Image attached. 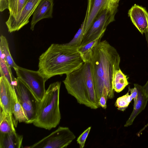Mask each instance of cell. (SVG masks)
I'll list each match as a JSON object with an SVG mask.
<instances>
[{
    "label": "cell",
    "instance_id": "1",
    "mask_svg": "<svg viewBox=\"0 0 148 148\" xmlns=\"http://www.w3.org/2000/svg\"><path fill=\"white\" fill-rule=\"evenodd\" d=\"M120 56L116 49L106 40L100 41L93 50L90 62L95 90L99 101L102 94L114 97L113 76L120 69Z\"/></svg>",
    "mask_w": 148,
    "mask_h": 148
},
{
    "label": "cell",
    "instance_id": "2",
    "mask_svg": "<svg viewBox=\"0 0 148 148\" xmlns=\"http://www.w3.org/2000/svg\"><path fill=\"white\" fill-rule=\"evenodd\" d=\"M84 63L77 47L66 43L52 44L40 56L38 70L47 81L55 76L69 74Z\"/></svg>",
    "mask_w": 148,
    "mask_h": 148
},
{
    "label": "cell",
    "instance_id": "3",
    "mask_svg": "<svg viewBox=\"0 0 148 148\" xmlns=\"http://www.w3.org/2000/svg\"><path fill=\"white\" fill-rule=\"evenodd\" d=\"M63 81L68 94L77 102L92 109L99 107L94 85L90 62L66 75Z\"/></svg>",
    "mask_w": 148,
    "mask_h": 148
},
{
    "label": "cell",
    "instance_id": "4",
    "mask_svg": "<svg viewBox=\"0 0 148 148\" xmlns=\"http://www.w3.org/2000/svg\"><path fill=\"white\" fill-rule=\"evenodd\" d=\"M61 84L60 82H54L50 84L46 90L32 123L36 127L50 130L60 123L61 119L59 107Z\"/></svg>",
    "mask_w": 148,
    "mask_h": 148
},
{
    "label": "cell",
    "instance_id": "5",
    "mask_svg": "<svg viewBox=\"0 0 148 148\" xmlns=\"http://www.w3.org/2000/svg\"><path fill=\"white\" fill-rule=\"evenodd\" d=\"M119 3L109 4L98 14L84 36L81 46L84 45L96 39L104 34L109 24L115 21Z\"/></svg>",
    "mask_w": 148,
    "mask_h": 148
},
{
    "label": "cell",
    "instance_id": "6",
    "mask_svg": "<svg viewBox=\"0 0 148 148\" xmlns=\"http://www.w3.org/2000/svg\"><path fill=\"white\" fill-rule=\"evenodd\" d=\"M14 88L17 97L27 116V124L35 120L40 102L27 85L19 78H16Z\"/></svg>",
    "mask_w": 148,
    "mask_h": 148
},
{
    "label": "cell",
    "instance_id": "7",
    "mask_svg": "<svg viewBox=\"0 0 148 148\" xmlns=\"http://www.w3.org/2000/svg\"><path fill=\"white\" fill-rule=\"evenodd\" d=\"M75 138L73 133L67 127L59 126L48 136L29 148H63L66 147Z\"/></svg>",
    "mask_w": 148,
    "mask_h": 148
},
{
    "label": "cell",
    "instance_id": "8",
    "mask_svg": "<svg viewBox=\"0 0 148 148\" xmlns=\"http://www.w3.org/2000/svg\"><path fill=\"white\" fill-rule=\"evenodd\" d=\"M14 69L17 77L27 85L40 101L46 90L45 83L46 81L43 76L38 70H31L18 66Z\"/></svg>",
    "mask_w": 148,
    "mask_h": 148
},
{
    "label": "cell",
    "instance_id": "9",
    "mask_svg": "<svg viewBox=\"0 0 148 148\" xmlns=\"http://www.w3.org/2000/svg\"><path fill=\"white\" fill-rule=\"evenodd\" d=\"M41 0H27L21 13L16 18L5 24L10 33L18 31L29 22V19Z\"/></svg>",
    "mask_w": 148,
    "mask_h": 148
},
{
    "label": "cell",
    "instance_id": "10",
    "mask_svg": "<svg viewBox=\"0 0 148 148\" xmlns=\"http://www.w3.org/2000/svg\"><path fill=\"white\" fill-rule=\"evenodd\" d=\"M14 88L4 76L0 77V106L5 112L11 115L15 102Z\"/></svg>",
    "mask_w": 148,
    "mask_h": 148
},
{
    "label": "cell",
    "instance_id": "11",
    "mask_svg": "<svg viewBox=\"0 0 148 148\" xmlns=\"http://www.w3.org/2000/svg\"><path fill=\"white\" fill-rule=\"evenodd\" d=\"M120 0H88V6L84 20V36L99 12L110 4L119 3Z\"/></svg>",
    "mask_w": 148,
    "mask_h": 148
},
{
    "label": "cell",
    "instance_id": "12",
    "mask_svg": "<svg viewBox=\"0 0 148 148\" xmlns=\"http://www.w3.org/2000/svg\"><path fill=\"white\" fill-rule=\"evenodd\" d=\"M128 14L133 24L142 34L148 33V12L145 8L135 4Z\"/></svg>",
    "mask_w": 148,
    "mask_h": 148
},
{
    "label": "cell",
    "instance_id": "13",
    "mask_svg": "<svg viewBox=\"0 0 148 148\" xmlns=\"http://www.w3.org/2000/svg\"><path fill=\"white\" fill-rule=\"evenodd\" d=\"M53 5V0L40 1L33 14L30 23L32 30H34L36 24L41 20L52 18Z\"/></svg>",
    "mask_w": 148,
    "mask_h": 148
},
{
    "label": "cell",
    "instance_id": "14",
    "mask_svg": "<svg viewBox=\"0 0 148 148\" xmlns=\"http://www.w3.org/2000/svg\"><path fill=\"white\" fill-rule=\"evenodd\" d=\"M134 86L136 87L138 91V98L136 103L134 104L133 111L124 125L125 127L132 124L136 117L145 109L148 101V97L144 93L143 86L136 84H134Z\"/></svg>",
    "mask_w": 148,
    "mask_h": 148
},
{
    "label": "cell",
    "instance_id": "15",
    "mask_svg": "<svg viewBox=\"0 0 148 148\" xmlns=\"http://www.w3.org/2000/svg\"><path fill=\"white\" fill-rule=\"evenodd\" d=\"M23 136L16 131L7 133H0V148H23Z\"/></svg>",
    "mask_w": 148,
    "mask_h": 148
},
{
    "label": "cell",
    "instance_id": "16",
    "mask_svg": "<svg viewBox=\"0 0 148 148\" xmlns=\"http://www.w3.org/2000/svg\"><path fill=\"white\" fill-rule=\"evenodd\" d=\"M16 127L13 115L6 113L0 108V133H10L15 131V127Z\"/></svg>",
    "mask_w": 148,
    "mask_h": 148
},
{
    "label": "cell",
    "instance_id": "17",
    "mask_svg": "<svg viewBox=\"0 0 148 148\" xmlns=\"http://www.w3.org/2000/svg\"><path fill=\"white\" fill-rule=\"evenodd\" d=\"M104 34H102L95 40L77 48V50L84 63L90 62L93 50L101 40Z\"/></svg>",
    "mask_w": 148,
    "mask_h": 148
},
{
    "label": "cell",
    "instance_id": "18",
    "mask_svg": "<svg viewBox=\"0 0 148 148\" xmlns=\"http://www.w3.org/2000/svg\"><path fill=\"white\" fill-rule=\"evenodd\" d=\"M128 77L120 69L117 70L114 74L112 87L114 91L119 93L122 91L129 84Z\"/></svg>",
    "mask_w": 148,
    "mask_h": 148
},
{
    "label": "cell",
    "instance_id": "19",
    "mask_svg": "<svg viewBox=\"0 0 148 148\" xmlns=\"http://www.w3.org/2000/svg\"><path fill=\"white\" fill-rule=\"evenodd\" d=\"M27 0H8L10 15L7 21H10L19 15Z\"/></svg>",
    "mask_w": 148,
    "mask_h": 148
},
{
    "label": "cell",
    "instance_id": "20",
    "mask_svg": "<svg viewBox=\"0 0 148 148\" xmlns=\"http://www.w3.org/2000/svg\"><path fill=\"white\" fill-rule=\"evenodd\" d=\"M12 113L16 126L18 122H23L27 124L28 119L27 115L24 110L19 102L16 93L15 96V102L13 106Z\"/></svg>",
    "mask_w": 148,
    "mask_h": 148
},
{
    "label": "cell",
    "instance_id": "21",
    "mask_svg": "<svg viewBox=\"0 0 148 148\" xmlns=\"http://www.w3.org/2000/svg\"><path fill=\"white\" fill-rule=\"evenodd\" d=\"M11 68L5 60L3 53L0 51V72L1 76H4L13 88L15 85L16 78L13 76Z\"/></svg>",
    "mask_w": 148,
    "mask_h": 148
},
{
    "label": "cell",
    "instance_id": "22",
    "mask_svg": "<svg viewBox=\"0 0 148 148\" xmlns=\"http://www.w3.org/2000/svg\"><path fill=\"white\" fill-rule=\"evenodd\" d=\"M0 50L3 53L5 60L11 67L14 69L18 66L15 62L11 54L7 40L3 35L0 36Z\"/></svg>",
    "mask_w": 148,
    "mask_h": 148
},
{
    "label": "cell",
    "instance_id": "23",
    "mask_svg": "<svg viewBox=\"0 0 148 148\" xmlns=\"http://www.w3.org/2000/svg\"><path fill=\"white\" fill-rule=\"evenodd\" d=\"M84 23L83 21L72 39L66 44L70 46L77 48L79 47L81 45L84 39Z\"/></svg>",
    "mask_w": 148,
    "mask_h": 148
},
{
    "label": "cell",
    "instance_id": "24",
    "mask_svg": "<svg viewBox=\"0 0 148 148\" xmlns=\"http://www.w3.org/2000/svg\"><path fill=\"white\" fill-rule=\"evenodd\" d=\"M133 99L128 92L125 95L117 99L115 105L118 110L124 111L127 108Z\"/></svg>",
    "mask_w": 148,
    "mask_h": 148
},
{
    "label": "cell",
    "instance_id": "25",
    "mask_svg": "<svg viewBox=\"0 0 148 148\" xmlns=\"http://www.w3.org/2000/svg\"><path fill=\"white\" fill-rule=\"evenodd\" d=\"M91 127H89L85 130L77 138V143L79 145L80 148L84 147L86 140L90 131Z\"/></svg>",
    "mask_w": 148,
    "mask_h": 148
},
{
    "label": "cell",
    "instance_id": "26",
    "mask_svg": "<svg viewBox=\"0 0 148 148\" xmlns=\"http://www.w3.org/2000/svg\"><path fill=\"white\" fill-rule=\"evenodd\" d=\"M108 98L107 93L102 94L98 101L99 106L104 109H106L107 108L106 102Z\"/></svg>",
    "mask_w": 148,
    "mask_h": 148
},
{
    "label": "cell",
    "instance_id": "27",
    "mask_svg": "<svg viewBox=\"0 0 148 148\" xmlns=\"http://www.w3.org/2000/svg\"><path fill=\"white\" fill-rule=\"evenodd\" d=\"M129 91L130 93V95L134 99V104L136 101L138 96V91L136 87L134 86L133 88H130V87H128Z\"/></svg>",
    "mask_w": 148,
    "mask_h": 148
},
{
    "label": "cell",
    "instance_id": "28",
    "mask_svg": "<svg viewBox=\"0 0 148 148\" xmlns=\"http://www.w3.org/2000/svg\"><path fill=\"white\" fill-rule=\"evenodd\" d=\"M8 0H0V11L2 12L8 9Z\"/></svg>",
    "mask_w": 148,
    "mask_h": 148
},
{
    "label": "cell",
    "instance_id": "29",
    "mask_svg": "<svg viewBox=\"0 0 148 148\" xmlns=\"http://www.w3.org/2000/svg\"><path fill=\"white\" fill-rule=\"evenodd\" d=\"M146 40L148 47V33L145 34ZM143 90L146 96L148 97V80L145 84L143 86Z\"/></svg>",
    "mask_w": 148,
    "mask_h": 148
}]
</instances>
